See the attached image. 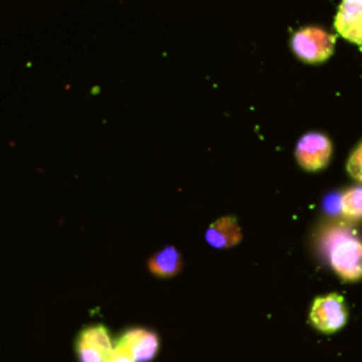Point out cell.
Wrapping results in <instances>:
<instances>
[{"instance_id": "6da1fadb", "label": "cell", "mask_w": 362, "mask_h": 362, "mask_svg": "<svg viewBox=\"0 0 362 362\" xmlns=\"http://www.w3.org/2000/svg\"><path fill=\"white\" fill-rule=\"evenodd\" d=\"M329 262L343 281L362 279V240L356 235H341L332 243Z\"/></svg>"}, {"instance_id": "7a4b0ae2", "label": "cell", "mask_w": 362, "mask_h": 362, "mask_svg": "<svg viewBox=\"0 0 362 362\" xmlns=\"http://www.w3.org/2000/svg\"><path fill=\"white\" fill-rule=\"evenodd\" d=\"M334 35L320 27H304L292 37V49L308 64L325 62L334 52Z\"/></svg>"}, {"instance_id": "3957f363", "label": "cell", "mask_w": 362, "mask_h": 362, "mask_svg": "<svg viewBox=\"0 0 362 362\" xmlns=\"http://www.w3.org/2000/svg\"><path fill=\"white\" fill-rule=\"evenodd\" d=\"M349 320V308L338 293L317 297L310 310V324L324 334H332L343 329Z\"/></svg>"}, {"instance_id": "277c9868", "label": "cell", "mask_w": 362, "mask_h": 362, "mask_svg": "<svg viewBox=\"0 0 362 362\" xmlns=\"http://www.w3.org/2000/svg\"><path fill=\"white\" fill-rule=\"evenodd\" d=\"M332 158V144L325 134L308 133L296 147V159L306 172H320L327 168Z\"/></svg>"}, {"instance_id": "5b68a950", "label": "cell", "mask_w": 362, "mask_h": 362, "mask_svg": "<svg viewBox=\"0 0 362 362\" xmlns=\"http://www.w3.org/2000/svg\"><path fill=\"white\" fill-rule=\"evenodd\" d=\"M76 352L80 362H112L115 346L103 325H92L78 336Z\"/></svg>"}, {"instance_id": "8992f818", "label": "cell", "mask_w": 362, "mask_h": 362, "mask_svg": "<svg viewBox=\"0 0 362 362\" xmlns=\"http://www.w3.org/2000/svg\"><path fill=\"white\" fill-rule=\"evenodd\" d=\"M117 346L136 362H148L158 354L159 338L147 329H131L124 332Z\"/></svg>"}, {"instance_id": "52a82bcc", "label": "cell", "mask_w": 362, "mask_h": 362, "mask_svg": "<svg viewBox=\"0 0 362 362\" xmlns=\"http://www.w3.org/2000/svg\"><path fill=\"white\" fill-rule=\"evenodd\" d=\"M334 27L346 41L362 46V0H341Z\"/></svg>"}, {"instance_id": "ba28073f", "label": "cell", "mask_w": 362, "mask_h": 362, "mask_svg": "<svg viewBox=\"0 0 362 362\" xmlns=\"http://www.w3.org/2000/svg\"><path fill=\"white\" fill-rule=\"evenodd\" d=\"M205 239H207V243L211 244L212 247L226 250V247H232L240 243V239H243V232H240V226L237 225L235 219L221 218L218 219V221L212 223L211 228L207 230Z\"/></svg>"}, {"instance_id": "9c48e42d", "label": "cell", "mask_w": 362, "mask_h": 362, "mask_svg": "<svg viewBox=\"0 0 362 362\" xmlns=\"http://www.w3.org/2000/svg\"><path fill=\"white\" fill-rule=\"evenodd\" d=\"M182 269V258L175 247H165L148 260V271L158 278H173Z\"/></svg>"}, {"instance_id": "30bf717a", "label": "cell", "mask_w": 362, "mask_h": 362, "mask_svg": "<svg viewBox=\"0 0 362 362\" xmlns=\"http://www.w3.org/2000/svg\"><path fill=\"white\" fill-rule=\"evenodd\" d=\"M341 212L350 221H362V186L350 187L341 194Z\"/></svg>"}, {"instance_id": "8fae6325", "label": "cell", "mask_w": 362, "mask_h": 362, "mask_svg": "<svg viewBox=\"0 0 362 362\" xmlns=\"http://www.w3.org/2000/svg\"><path fill=\"white\" fill-rule=\"evenodd\" d=\"M346 170H349L350 177L362 186V141L354 148L352 154H350L349 163H346Z\"/></svg>"}, {"instance_id": "7c38bea8", "label": "cell", "mask_w": 362, "mask_h": 362, "mask_svg": "<svg viewBox=\"0 0 362 362\" xmlns=\"http://www.w3.org/2000/svg\"><path fill=\"white\" fill-rule=\"evenodd\" d=\"M112 362H136V361H134V359H131V357L127 356L126 352H122V350H120L119 346L115 345V352H113Z\"/></svg>"}]
</instances>
